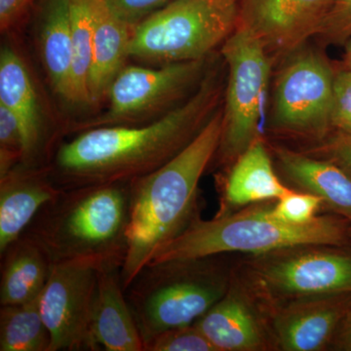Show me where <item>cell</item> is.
<instances>
[{
  "mask_svg": "<svg viewBox=\"0 0 351 351\" xmlns=\"http://www.w3.org/2000/svg\"><path fill=\"white\" fill-rule=\"evenodd\" d=\"M71 25L73 103L89 105L93 59L94 0H69Z\"/></svg>",
  "mask_w": 351,
  "mask_h": 351,
  "instance_id": "cell-24",
  "label": "cell"
},
{
  "mask_svg": "<svg viewBox=\"0 0 351 351\" xmlns=\"http://www.w3.org/2000/svg\"><path fill=\"white\" fill-rule=\"evenodd\" d=\"M215 73L172 112L144 125L99 126L60 145L49 167L58 188L130 184L173 158L211 119L219 98Z\"/></svg>",
  "mask_w": 351,
  "mask_h": 351,
  "instance_id": "cell-1",
  "label": "cell"
},
{
  "mask_svg": "<svg viewBox=\"0 0 351 351\" xmlns=\"http://www.w3.org/2000/svg\"><path fill=\"white\" fill-rule=\"evenodd\" d=\"M335 73L318 53L304 51L281 71L274 87L272 124L279 130L323 133L332 125Z\"/></svg>",
  "mask_w": 351,
  "mask_h": 351,
  "instance_id": "cell-9",
  "label": "cell"
},
{
  "mask_svg": "<svg viewBox=\"0 0 351 351\" xmlns=\"http://www.w3.org/2000/svg\"><path fill=\"white\" fill-rule=\"evenodd\" d=\"M132 27L106 4L94 0L93 59L89 78L90 104L108 93L110 85L129 57Z\"/></svg>",
  "mask_w": 351,
  "mask_h": 351,
  "instance_id": "cell-17",
  "label": "cell"
},
{
  "mask_svg": "<svg viewBox=\"0 0 351 351\" xmlns=\"http://www.w3.org/2000/svg\"><path fill=\"white\" fill-rule=\"evenodd\" d=\"M212 257L149 263L125 289L143 343L159 332L195 324L228 292Z\"/></svg>",
  "mask_w": 351,
  "mask_h": 351,
  "instance_id": "cell-5",
  "label": "cell"
},
{
  "mask_svg": "<svg viewBox=\"0 0 351 351\" xmlns=\"http://www.w3.org/2000/svg\"><path fill=\"white\" fill-rule=\"evenodd\" d=\"M290 191L274 172L265 145L256 138L237 157L226 179L223 197L230 206H242L279 199Z\"/></svg>",
  "mask_w": 351,
  "mask_h": 351,
  "instance_id": "cell-19",
  "label": "cell"
},
{
  "mask_svg": "<svg viewBox=\"0 0 351 351\" xmlns=\"http://www.w3.org/2000/svg\"><path fill=\"white\" fill-rule=\"evenodd\" d=\"M32 0H0V25L2 31L12 27Z\"/></svg>",
  "mask_w": 351,
  "mask_h": 351,
  "instance_id": "cell-31",
  "label": "cell"
},
{
  "mask_svg": "<svg viewBox=\"0 0 351 351\" xmlns=\"http://www.w3.org/2000/svg\"><path fill=\"white\" fill-rule=\"evenodd\" d=\"M39 44L53 89L64 100L73 103L69 0H46L39 27Z\"/></svg>",
  "mask_w": 351,
  "mask_h": 351,
  "instance_id": "cell-18",
  "label": "cell"
},
{
  "mask_svg": "<svg viewBox=\"0 0 351 351\" xmlns=\"http://www.w3.org/2000/svg\"><path fill=\"white\" fill-rule=\"evenodd\" d=\"M327 152L332 162L351 178V132L339 131L328 145Z\"/></svg>",
  "mask_w": 351,
  "mask_h": 351,
  "instance_id": "cell-30",
  "label": "cell"
},
{
  "mask_svg": "<svg viewBox=\"0 0 351 351\" xmlns=\"http://www.w3.org/2000/svg\"><path fill=\"white\" fill-rule=\"evenodd\" d=\"M62 191L53 182L48 166L19 164L0 177V253L19 239L36 214Z\"/></svg>",
  "mask_w": 351,
  "mask_h": 351,
  "instance_id": "cell-14",
  "label": "cell"
},
{
  "mask_svg": "<svg viewBox=\"0 0 351 351\" xmlns=\"http://www.w3.org/2000/svg\"><path fill=\"white\" fill-rule=\"evenodd\" d=\"M346 235L343 221L332 217H316L304 225H292L274 217L271 209L245 210L209 221L196 219L179 237L158 249L149 263L195 260L233 252L335 246L343 244Z\"/></svg>",
  "mask_w": 351,
  "mask_h": 351,
  "instance_id": "cell-4",
  "label": "cell"
},
{
  "mask_svg": "<svg viewBox=\"0 0 351 351\" xmlns=\"http://www.w3.org/2000/svg\"><path fill=\"white\" fill-rule=\"evenodd\" d=\"M221 134L223 112H214L168 162L130 182L128 248L121 269L124 290L158 249L199 218L198 184L218 152Z\"/></svg>",
  "mask_w": 351,
  "mask_h": 351,
  "instance_id": "cell-2",
  "label": "cell"
},
{
  "mask_svg": "<svg viewBox=\"0 0 351 351\" xmlns=\"http://www.w3.org/2000/svg\"><path fill=\"white\" fill-rule=\"evenodd\" d=\"M343 309L331 302L293 306L276 321L279 343L284 350H319L343 318Z\"/></svg>",
  "mask_w": 351,
  "mask_h": 351,
  "instance_id": "cell-22",
  "label": "cell"
},
{
  "mask_svg": "<svg viewBox=\"0 0 351 351\" xmlns=\"http://www.w3.org/2000/svg\"><path fill=\"white\" fill-rule=\"evenodd\" d=\"M322 199L313 193H297L290 191L271 208V213L277 219L292 223L304 225L316 218Z\"/></svg>",
  "mask_w": 351,
  "mask_h": 351,
  "instance_id": "cell-26",
  "label": "cell"
},
{
  "mask_svg": "<svg viewBox=\"0 0 351 351\" xmlns=\"http://www.w3.org/2000/svg\"><path fill=\"white\" fill-rule=\"evenodd\" d=\"M39 298L0 306V351L50 350L51 335L41 315Z\"/></svg>",
  "mask_w": 351,
  "mask_h": 351,
  "instance_id": "cell-23",
  "label": "cell"
},
{
  "mask_svg": "<svg viewBox=\"0 0 351 351\" xmlns=\"http://www.w3.org/2000/svg\"><path fill=\"white\" fill-rule=\"evenodd\" d=\"M204 61L165 64L158 69L124 66L108 89V112L78 129L123 125L147 117L176 100L195 83L200 77Z\"/></svg>",
  "mask_w": 351,
  "mask_h": 351,
  "instance_id": "cell-10",
  "label": "cell"
},
{
  "mask_svg": "<svg viewBox=\"0 0 351 351\" xmlns=\"http://www.w3.org/2000/svg\"><path fill=\"white\" fill-rule=\"evenodd\" d=\"M144 351H217L195 326L174 328L159 332L144 343Z\"/></svg>",
  "mask_w": 351,
  "mask_h": 351,
  "instance_id": "cell-25",
  "label": "cell"
},
{
  "mask_svg": "<svg viewBox=\"0 0 351 351\" xmlns=\"http://www.w3.org/2000/svg\"><path fill=\"white\" fill-rule=\"evenodd\" d=\"M277 158L289 180L317 195L339 213L351 218V178L332 161L278 149Z\"/></svg>",
  "mask_w": 351,
  "mask_h": 351,
  "instance_id": "cell-20",
  "label": "cell"
},
{
  "mask_svg": "<svg viewBox=\"0 0 351 351\" xmlns=\"http://www.w3.org/2000/svg\"><path fill=\"white\" fill-rule=\"evenodd\" d=\"M103 265L92 260L53 263L39 298L41 315L51 335L49 351H97L91 314L97 271Z\"/></svg>",
  "mask_w": 351,
  "mask_h": 351,
  "instance_id": "cell-8",
  "label": "cell"
},
{
  "mask_svg": "<svg viewBox=\"0 0 351 351\" xmlns=\"http://www.w3.org/2000/svg\"><path fill=\"white\" fill-rule=\"evenodd\" d=\"M53 263L36 240L22 235L0 253V306L40 297Z\"/></svg>",
  "mask_w": 351,
  "mask_h": 351,
  "instance_id": "cell-16",
  "label": "cell"
},
{
  "mask_svg": "<svg viewBox=\"0 0 351 351\" xmlns=\"http://www.w3.org/2000/svg\"><path fill=\"white\" fill-rule=\"evenodd\" d=\"M338 341L341 350L351 351V311L343 318Z\"/></svg>",
  "mask_w": 351,
  "mask_h": 351,
  "instance_id": "cell-32",
  "label": "cell"
},
{
  "mask_svg": "<svg viewBox=\"0 0 351 351\" xmlns=\"http://www.w3.org/2000/svg\"></svg>",
  "mask_w": 351,
  "mask_h": 351,
  "instance_id": "cell-34",
  "label": "cell"
},
{
  "mask_svg": "<svg viewBox=\"0 0 351 351\" xmlns=\"http://www.w3.org/2000/svg\"><path fill=\"white\" fill-rule=\"evenodd\" d=\"M239 24V0H171L132 27L129 57L154 63L197 61Z\"/></svg>",
  "mask_w": 351,
  "mask_h": 351,
  "instance_id": "cell-6",
  "label": "cell"
},
{
  "mask_svg": "<svg viewBox=\"0 0 351 351\" xmlns=\"http://www.w3.org/2000/svg\"><path fill=\"white\" fill-rule=\"evenodd\" d=\"M263 281L286 295H317L351 291V256L315 252L267 265Z\"/></svg>",
  "mask_w": 351,
  "mask_h": 351,
  "instance_id": "cell-12",
  "label": "cell"
},
{
  "mask_svg": "<svg viewBox=\"0 0 351 351\" xmlns=\"http://www.w3.org/2000/svg\"><path fill=\"white\" fill-rule=\"evenodd\" d=\"M217 351L254 350L262 345L256 318L239 295H226L195 323Z\"/></svg>",
  "mask_w": 351,
  "mask_h": 351,
  "instance_id": "cell-21",
  "label": "cell"
},
{
  "mask_svg": "<svg viewBox=\"0 0 351 351\" xmlns=\"http://www.w3.org/2000/svg\"><path fill=\"white\" fill-rule=\"evenodd\" d=\"M122 265L105 263L97 271L91 337L97 350L144 351V343L126 300Z\"/></svg>",
  "mask_w": 351,
  "mask_h": 351,
  "instance_id": "cell-13",
  "label": "cell"
},
{
  "mask_svg": "<svg viewBox=\"0 0 351 351\" xmlns=\"http://www.w3.org/2000/svg\"><path fill=\"white\" fill-rule=\"evenodd\" d=\"M130 184L63 189L25 230L51 262L92 260L123 265L128 248Z\"/></svg>",
  "mask_w": 351,
  "mask_h": 351,
  "instance_id": "cell-3",
  "label": "cell"
},
{
  "mask_svg": "<svg viewBox=\"0 0 351 351\" xmlns=\"http://www.w3.org/2000/svg\"><path fill=\"white\" fill-rule=\"evenodd\" d=\"M0 105L19 122L24 144L21 165L43 167L40 156L46 154L47 145L38 97L22 59L9 47L2 48L0 54Z\"/></svg>",
  "mask_w": 351,
  "mask_h": 351,
  "instance_id": "cell-15",
  "label": "cell"
},
{
  "mask_svg": "<svg viewBox=\"0 0 351 351\" xmlns=\"http://www.w3.org/2000/svg\"><path fill=\"white\" fill-rule=\"evenodd\" d=\"M221 53L228 64V80L217 152L223 160H232L257 138L270 62L261 41L239 24L223 43Z\"/></svg>",
  "mask_w": 351,
  "mask_h": 351,
  "instance_id": "cell-7",
  "label": "cell"
},
{
  "mask_svg": "<svg viewBox=\"0 0 351 351\" xmlns=\"http://www.w3.org/2000/svg\"><path fill=\"white\" fill-rule=\"evenodd\" d=\"M335 0H239V25L265 50L287 53L321 34Z\"/></svg>",
  "mask_w": 351,
  "mask_h": 351,
  "instance_id": "cell-11",
  "label": "cell"
},
{
  "mask_svg": "<svg viewBox=\"0 0 351 351\" xmlns=\"http://www.w3.org/2000/svg\"><path fill=\"white\" fill-rule=\"evenodd\" d=\"M346 62L348 69L351 71V38L348 40V44H346Z\"/></svg>",
  "mask_w": 351,
  "mask_h": 351,
  "instance_id": "cell-33",
  "label": "cell"
},
{
  "mask_svg": "<svg viewBox=\"0 0 351 351\" xmlns=\"http://www.w3.org/2000/svg\"><path fill=\"white\" fill-rule=\"evenodd\" d=\"M321 34L332 41L351 38V0H335Z\"/></svg>",
  "mask_w": 351,
  "mask_h": 351,
  "instance_id": "cell-29",
  "label": "cell"
},
{
  "mask_svg": "<svg viewBox=\"0 0 351 351\" xmlns=\"http://www.w3.org/2000/svg\"><path fill=\"white\" fill-rule=\"evenodd\" d=\"M332 126L351 132V71L335 73L332 94Z\"/></svg>",
  "mask_w": 351,
  "mask_h": 351,
  "instance_id": "cell-27",
  "label": "cell"
},
{
  "mask_svg": "<svg viewBox=\"0 0 351 351\" xmlns=\"http://www.w3.org/2000/svg\"><path fill=\"white\" fill-rule=\"evenodd\" d=\"M171 0H105L108 8L119 19L134 27Z\"/></svg>",
  "mask_w": 351,
  "mask_h": 351,
  "instance_id": "cell-28",
  "label": "cell"
}]
</instances>
